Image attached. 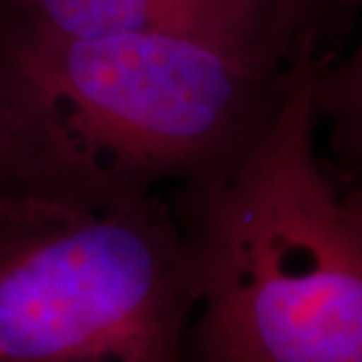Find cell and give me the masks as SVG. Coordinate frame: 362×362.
<instances>
[{"instance_id": "cell-3", "label": "cell", "mask_w": 362, "mask_h": 362, "mask_svg": "<svg viewBox=\"0 0 362 362\" xmlns=\"http://www.w3.org/2000/svg\"><path fill=\"white\" fill-rule=\"evenodd\" d=\"M195 300L157 192L0 185V362H187Z\"/></svg>"}, {"instance_id": "cell-2", "label": "cell", "mask_w": 362, "mask_h": 362, "mask_svg": "<svg viewBox=\"0 0 362 362\" xmlns=\"http://www.w3.org/2000/svg\"><path fill=\"white\" fill-rule=\"evenodd\" d=\"M328 59L306 52L254 145L171 206L197 294L187 362H362V220L314 143Z\"/></svg>"}, {"instance_id": "cell-7", "label": "cell", "mask_w": 362, "mask_h": 362, "mask_svg": "<svg viewBox=\"0 0 362 362\" xmlns=\"http://www.w3.org/2000/svg\"><path fill=\"white\" fill-rule=\"evenodd\" d=\"M340 194L349 207L362 220V165L349 171H338L337 175Z\"/></svg>"}, {"instance_id": "cell-5", "label": "cell", "mask_w": 362, "mask_h": 362, "mask_svg": "<svg viewBox=\"0 0 362 362\" xmlns=\"http://www.w3.org/2000/svg\"><path fill=\"white\" fill-rule=\"evenodd\" d=\"M318 119L330 123L338 171L362 165V37L344 59H328L316 77Z\"/></svg>"}, {"instance_id": "cell-4", "label": "cell", "mask_w": 362, "mask_h": 362, "mask_svg": "<svg viewBox=\"0 0 362 362\" xmlns=\"http://www.w3.org/2000/svg\"><path fill=\"white\" fill-rule=\"evenodd\" d=\"M8 23L59 39L137 33L247 37L312 21L306 0H8Z\"/></svg>"}, {"instance_id": "cell-6", "label": "cell", "mask_w": 362, "mask_h": 362, "mask_svg": "<svg viewBox=\"0 0 362 362\" xmlns=\"http://www.w3.org/2000/svg\"><path fill=\"white\" fill-rule=\"evenodd\" d=\"M30 180L25 145L16 127L13 105L0 66V185L25 183Z\"/></svg>"}, {"instance_id": "cell-1", "label": "cell", "mask_w": 362, "mask_h": 362, "mask_svg": "<svg viewBox=\"0 0 362 362\" xmlns=\"http://www.w3.org/2000/svg\"><path fill=\"white\" fill-rule=\"evenodd\" d=\"M320 45L312 21L247 37L103 39L6 23L0 66L33 180L149 194L244 156Z\"/></svg>"}]
</instances>
